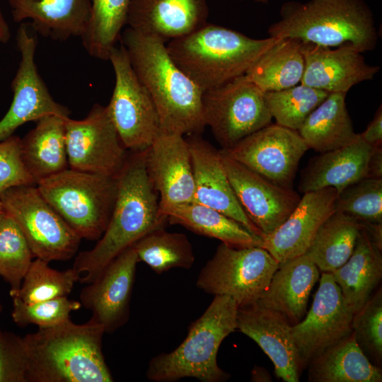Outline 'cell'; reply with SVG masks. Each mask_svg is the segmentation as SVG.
<instances>
[{
	"label": "cell",
	"mask_w": 382,
	"mask_h": 382,
	"mask_svg": "<svg viewBox=\"0 0 382 382\" xmlns=\"http://www.w3.org/2000/svg\"><path fill=\"white\" fill-rule=\"evenodd\" d=\"M167 222L195 233L216 238L234 247H262V238L226 215L196 202L177 206L167 214Z\"/></svg>",
	"instance_id": "cell-31"
},
{
	"label": "cell",
	"mask_w": 382,
	"mask_h": 382,
	"mask_svg": "<svg viewBox=\"0 0 382 382\" xmlns=\"http://www.w3.org/2000/svg\"><path fill=\"white\" fill-rule=\"evenodd\" d=\"M353 313L331 272H322L312 305L291 326L303 369L326 349L352 333Z\"/></svg>",
	"instance_id": "cell-14"
},
{
	"label": "cell",
	"mask_w": 382,
	"mask_h": 382,
	"mask_svg": "<svg viewBox=\"0 0 382 382\" xmlns=\"http://www.w3.org/2000/svg\"><path fill=\"white\" fill-rule=\"evenodd\" d=\"M28 357L19 335L0 329V382H29Z\"/></svg>",
	"instance_id": "cell-42"
},
{
	"label": "cell",
	"mask_w": 382,
	"mask_h": 382,
	"mask_svg": "<svg viewBox=\"0 0 382 382\" xmlns=\"http://www.w3.org/2000/svg\"><path fill=\"white\" fill-rule=\"evenodd\" d=\"M361 228L355 218L335 211L320 226L305 254L322 272H332L353 253Z\"/></svg>",
	"instance_id": "cell-33"
},
{
	"label": "cell",
	"mask_w": 382,
	"mask_h": 382,
	"mask_svg": "<svg viewBox=\"0 0 382 382\" xmlns=\"http://www.w3.org/2000/svg\"><path fill=\"white\" fill-rule=\"evenodd\" d=\"M138 261L157 274L173 268L190 269L195 262L192 246L186 235L160 228L147 233L132 245Z\"/></svg>",
	"instance_id": "cell-35"
},
{
	"label": "cell",
	"mask_w": 382,
	"mask_h": 382,
	"mask_svg": "<svg viewBox=\"0 0 382 382\" xmlns=\"http://www.w3.org/2000/svg\"><path fill=\"white\" fill-rule=\"evenodd\" d=\"M346 93H329L307 117L298 132L308 149L321 154L342 147L357 137L348 113Z\"/></svg>",
	"instance_id": "cell-30"
},
{
	"label": "cell",
	"mask_w": 382,
	"mask_h": 382,
	"mask_svg": "<svg viewBox=\"0 0 382 382\" xmlns=\"http://www.w3.org/2000/svg\"><path fill=\"white\" fill-rule=\"evenodd\" d=\"M21 139L12 135L0 141V197L10 188L35 185L22 161Z\"/></svg>",
	"instance_id": "cell-43"
},
{
	"label": "cell",
	"mask_w": 382,
	"mask_h": 382,
	"mask_svg": "<svg viewBox=\"0 0 382 382\" xmlns=\"http://www.w3.org/2000/svg\"><path fill=\"white\" fill-rule=\"evenodd\" d=\"M11 317L21 327L36 325L38 328L52 327L70 318L71 312L81 307L80 301L62 296L50 300L26 303L17 296H12Z\"/></svg>",
	"instance_id": "cell-41"
},
{
	"label": "cell",
	"mask_w": 382,
	"mask_h": 382,
	"mask_svg": "<svg viewBox=\"0 0 382 382\" xmlns=\"http://www.w3.org/2000/svg\"><path fill=\"white\" fill-rule=\"evenodd\" d=\"M352 332L369 359L381 368L382 361V292L370 297L353 315ZM374 364V363H373Z\"/></svg>",
	"instance_id": "cell-40"
},
{
	"label": "cell",
	"mask_w": 382,
	"mask_h": 382,
	"mask_svg": "<svg viewBox=\"0 0 382 382\" xmlns=\"http://www.w3.org/2000/svg\"><path fill=\"white\" fill-rule=\"evenodd\" d=\"M137 255L130 247L112 260L82 289L80 303L91 311V320L112 332L127 323L135 280Z\"/></svg>",
	"instance_id": "cell-18"
},
{
	"label": "cell",
	"mask_w": 382,
	"mask_h": 382,
	"mask_svg": "<svg viewBox=\"0 0 382 382\" xmlns=\"http://www.w3.org/2000/svg\"><path fill=\"white\" fill-rule=\"evenodd\" d=\"M318 279L319 270L306 254L279 262L256 304L280 313L294 325L306 315L311 290Z\"/></svg>",
	"instance_id": "cell-25"
},
{
	"label": "cell",
	"mask_w": 382,
	"mask_h": 382,
	"mask_svg": "<svg viewBox=\"0 0 382 382\" xmlns=\"http://www.w3.org/2000/svg\"><path fill=\"white\" fill-rule=\"evenodd\" d=\"M91 16L81 37L86 52L92 57L108 60L126 25L130 0H91Z\"/></svg>",
	"instance_id": "cell-34"
},
{
	"label": "cell",
	"mask_w": 382,
	"mask_h": 382,
	"mask_svg": "<svg viewBox=\"0 0 382 382\" xmlns=\"http://www.w3.org/2000/svg\"><path fill=\"white\" fill-rule=\"evenodd\" d=\"M66 118L46 115L36 121L35 127L21 139L22 161L35 185L68 168Z\"/></svg>",
	"instance_id": "cell-28"
},
{
	"label": "cell",
	"mask_w": 382,
	"mask_h": 382,
	"mask_svg": "<svg viewBox=\"0 0 382 382\" xmlns=\"http://www.w3.org/2000/svg\"><path fill=\"white\" fill-rule=\"evenodd\" d=\"M236 301L227 296H214L203 314L188 329L183 342L168 353L153 357L146 377L156 382H171L191 377L202 382H222L230 375L217 364L223 340L237 330Z\"/></svg>",
	"instance_id": "cell-6"
},
{
	"label": "cell",
	"mask_w": 382,
	"mask_h": 382,
	"mask_svg": "<svg viewBox=\"0 0 382 382\" xmlns=\"http://www.w3.org/2000/svg\"><path fill=\"white\" fill-rule=\"evenodd\" d=\"M336 211L360 222L382 224V178H364L337 193Z\"/></svg>",
	"instance_id": "cell-39"
},
{
	"label": "cell",
	"mask_w": 382,
	"mask_h": 382,
	"mask_svg": "<svg viewBox=\"0 0 382 382\" xmlns=\"http://www.w3.org/2000/svg\"><path fill=\"white\" fill-rule=\"evenodd\" d=\"M279 262L260 246L234 247L221 243L202 268L197 286L214 296L233 299L238 307L257 303Z\"/></svg>",
	"instance_id": "cell-8"
},
{
	"label": "cell",
	"mask_w": 382,
	"mask_h": 382,
	"mask_svg": "<svg viewBox=\"0 0 382 382\" xmlns=\"http://www.w3.org/2000/svg\"><path fill=\"white\" fill-rule=\"evenodd\" d=\"M186 139L190 148L194 175L193 201L219 211L260 236L237 200L219 150L202 139L199 134L188 135Z\"/></svg>",
	"instance_id": "cell-22"
},
{
	"label": "cell",
	"mask_w": 382,
	"mask_h": 382,
	"mask_svg": "<svg viewBox=\"0 0 382 382\" xmlns=\"http://www.w3.org/2000/svg\"><path fill=\"white\" fill-rule=\"evenodd\" d=\"M13 20L30 21L33 31L65 41L81 37L91 16V0H8Z\"/></svg>",
	"instance_id": "cell-24"
},
{
	"label": "cell",
	"mask_w": 382,
	"mask_h": 382,
	"mask_svg": "<svg viewBox=\"0 0 382 382\" xmlns=\"http://www.w3.org/2000/svg\"><path fill=\"white\" fill-rule=\"evenodd\" d=\"M202 111L205 126L223 149L270 125L272 118L265 92L245 75L204 91Z\"/></svg>",
	"instance_id": "cell-10"
},
{
	"label": "cell",
	"mask_w": 382,
	"mask_h": 382,
	"mask_svg": "<svg viewBox=\"0 0 382 382\" xmlns=\"http://www.w3.org/2000/svg\"><path fill=\"white\" fill-rule=\"evenodd\" d=\"M108 60L115 76L107 105L110 116L125 148L130 152L144 151L161 133L156 107L121 44L112 50Z\"/></svg>",
	"instance_id": "cell-11"
},
{
	"label": "cell",
	"mask_w": 382,
	"mask_h": 382,
	"mask_svg": "<svg viewBox=\"0 0 382 382\" xmlns=\"http://www.w3.org/2000/svg\"><path fill=\"white\" fill-rule=\"evenodd\" d=\"M117 192L108 226L91 250L79 253L73 268L88 284L117 255L151 231L164 228L159 196L146 168L145 150L131 152L117 176Z\"/></svg>",
	"instance_id": "cell-1"
},
{
	"label": "cell",
	"mask_w": 382,
	"mask_h": 382,
	"mask_svg": "<svg viewBox=\"0 0 382 382\" xmlns=\"http://www.w3.org/2000/svg\"><path fill=\"white\" fill-rule=\"evenodd\" d=\"M313 382H381V368L374 365L357 342L353 333L313 358L308 364Z\"/></svg>",
	"instance_id": "cell-29"
},
{
	"label": "cell",
	"mask_w": 382,
	"mask_h": 382,
	"mask_svg": "<svg viewBox=\"0 0 382 382\" xmlns=\"http://www.w3.org/2000/svg\"><path fill=\"white\" fill-rule=\"evenodd\" d=\"M221 149L272 183L291 187L299 161L309 149L297 131L270 123Z\"/></svg>",
	"instance_id": "cell-15"
},
{
	"label": "cell",
	"mask_w": 382,
	"mask_h": 382,
	"mask_svg": "<svg viewBox=\"0 0 382 382\" xmlns=\"http://www.w3.org/2000/svg\"><path fill=\"white\" fill-rule=\"evenodd\" d=\"M360 137L371 146H381L382 143V110L381 105L375 113L374 119L366 129L359 134Z\"/></svg>",
	"instance_id": "cell-44"
},
{
	"label": "cell",
	"mask_w": 382,
	"mask_h": 382,
	"mask_svg": "<svg viewBox=\"0 0 382 382\" xmlns=\"http://www.w3.org/2000/svg\"><path fill=\"white\" fill-rule=\"evenodd\" d=\"M328 94L325 91L300 83L288 88L265 92V97L276 124L298 131L310 113Z\"/></svg>",
	"instance_id": "cell-36"
},
{
	"label": "cell",
	"mask_w": 382,
	"mask_h": 382,
	"mask_svg": "<svg viewBox=\"0 0 382 382\" xmlns=\"http://www.w3.org/2000/svg\"><path fill=\"white\" fill-rule=\"evenodd\" d=\"M367 178H382V147L372 146L368 164Z\"/></svg>",
	"instance_id": "cell-45"
},
{
	"label": "cell",
	"mask_w": 382,
	"mask_h": 382,
	"mask_svg": "<svg viewBox=\"0 0 382 382\" xmlns=\"http://www.w3.org/2000/svg\"><path fill=\"white\" fill-rule=\"evenodd\" d=\"M33 257L19 227L5 214L0 228V277L10 285V296L19 290Z\"/></svg>",
	"instance_id": "cell-38"
},
{
	"label": "cell",
	"mask_w": 382,
	"mask_h": 382,
	"mask_svg": "<svg viewBox=\"0 0 382 382\" xmlns=\"http://www.w3.org/2000/svg\"><path fill=\"white\" fill-rule=\"evenodd\" d=\"M2 309H3V307H2V306L0 304V313L1 312Z\"/></svg>",
	"instance_id": "cell-50"
},
{
	"label": "cell",
	"mask_w": 382,
	"mask_h": 382,
	"mask_svg": "<svg viewBox=\"0 0 382 382\" xmlns=\"http://www.w3.org/2000/svg\"><path fill=\"white\" fill-rule=\"evenodd\" d=\"M337 196L332 187L303 193L287 219L262 238V248L279 263L305 254L320 226L336 211Z\"/></svg>",
	"instance_id": "cell-20"
},
{
	"label": "cell",
	"mask_w": 382,
	"mask_h": 382,
	"mask_svg": "<svg viewBox=\"0 0 382 382\" xmlns=\"http://www.w3.org/2000/svg\"><path fill=\"white\" fill-rule=\"evenodd\" d=\"M21 59L12 81L11 106L0 120V141L12 136L21 125L49 115L69 117V110L51 96L35 61L37 37L28 23H21L16 33Z\"/></svg>",
	"instance_id": "cell-13"
},
{
	"label": "cell",
	"mask_w": 382,
	"mask_h": 382,
	"mask_svg": "<svg viewBox=\"0 0 382 382\" xmlns=\"http://www.w3.org/2000/svg\"><path fill=\"white\" fill-rule=\"evenodd\" d=\"M4 212V210H3L1 202L0 201V212Z\"/></svg>",
	"instance_id": "cell-49"
},
{
	"label": "cell",
	"mask_w": 382,
	"mask_h": 382,
	"mask_svg": "<svg viewBox=\"0 0 382 382\" xmlns=\"http://www.w3.org/2000/svg\"><path fill=\"white\" fill-rule=\"evenodd\" d=\"M371 149L357 134L349 144L313 158L302 172L299 190L305 193L332 187L339 193L367 178Z\"/></svg>",
	"instance_id": "cell-26"
},
{
	"label": "cell",
	"mask_w": 382,
	"mask_h": 382,
	"mask_svg": "<svg viewBox=\"0 0 382 382\" xmlns=\"http://www.w3.org/2000/svg\"><path fill=\"white\" fill-rule=\"evenodd\" d=\"M10 38V28L0 8V42L6 43Z\"/></svg>",
	"instance_id": "cell-46"
},
{
	"label": "cell",
	"mask_w": 382,
	"mask_h": 382,
	"mask_svg": "<svg viewBox=\"0 0 382 382\" xmlns=\"http://www.w3.org/2000/svg\"><path fill=\"white\" fill-rule=\"evenodd\" d=\"M237 330L254 340L270 359L276 376L299 382L303 370L291 332V325L280 313L255 303L238 307Z\"/></svg>",
	"instance_id": "cell-21"
},
{
	"label": "cell",
	"mask_w": 382,
	"mask_h": 382,
	"mask_svg": "<svg viewBox=\"0 0 382 382\" xmlns=\"http://www.w3.org/2000/svg\"><path fill=\"white\" fill-rule=\"evenodd\" d=\"M4 215H5L4 212H0V228L1 226L2 221L4 219Z\"/></svg>",
	"instance_id": "cell-48"
},
{
	"label": "cell",
	"mask_w": 382,
	"mask_h": 382,
	"mask_svg": "<svg viewBox=\"0 0 382 382\" xmlns=\"http://www.w3.org/2000/svg\"><path fill=\"white\" fill-rule=\"evenodd\" d=\"M79 273L72 267L63 271L51 268L49 262L39 258L33 260L19 290L11 296H17L26 303L67 296Z\"/></svg>",
	"instance_id": "cell-37"
},
{
	"label": "cell",
	"mask_w": 382,
	"mask_h": 382,
	"mask_svg": "<svg viewBox=\"0 0 382 382\" xmlns=\"http://www.w3.org/2000/svg\"><path fill=\"white\" fill-rule=\"evenodd\" d=\"M148 176L167 219L174 207L194 200L195 181L189 145L184 136L161 132L145 150Z\"/></svg>",
	"instance_id": "cell-17"
},
{
	"label": "cell",
	"mask_w": 382,
	"mask_h": 382,
	"mask_svg": "<svg viewBox=\"0 0 382 382\" xmlns=\"http://www.w3.org/2000/svg\"><path fill=\"white\" fill-rule=\"evenodd\" d=\"M103 327L89 319L71 318L38 328L23 338L29 363V382H111L102 351Z\"/></svg>",
	"instance_id": "cell-3"
},
{
	"label": "cell",
	"mask_w": 382,
	"mask_h": 382,
	"mask_svg": "<svg viewBox=\"0 0 382 382\" xmlns=\"http://www.w3.org/2000/svg\"><path fill=\"white\" fill-rule=\"evenodd\" d=\"M279 16L268 28L270 37L327 47L349 43L362 53L377 44L374 13L364 0L289 1Z\"/></svg>",
	"instance_id": "cell-5"
},
{
	"label": "cell",
	"mask_w": 382,
	"mask_h": 382,
	"mask_svg": "<svg viewBox=\"0 0 382 382\" xmlns=\"http://www.w3.org/2000/svg\"><path fill=\"white\" fill-rule=\"evenodd\" d=\"M207 0H130L126 25L166 42L207 23Z\"/></svg>",
	"instance_id": "cell-23"
},
{
	"label": "cell",
	"mask_w": 382,
	"mask_h": 382,
	"mask_svg": "<svg viewBox=\"0 0 382 382\" xmlns=\"http://www.w3.org/2000/svg\"><path fill=\"white\" fill-rule=\"evenodd\" d=\"M301 42L304 71L301 83L328 93H347L354 85L374 79L378 66L367 64L349 43L336 48Z\"/></svg>",
	"instance_id": "cell-19"
},
{
	"label": "cell",
	"mask_w": 382,
	"mask_h": 382,
	"mask_svg": "<svg viewBox=\"0 0 382 382\" xmlns=\"http://www.w3.org/2000/svg\"><path fill=\"white\" fill-rule=\"evenodd\" d=\"M65 138L70 168L118 176L128 157L108 107L93 105L82 120H65Z\"/></svg>",
	"instance_id": "cell-12"
},
{
	"label": "cell",
	"mask_w": 382,
	"mask_h": 382,
	"mask_svg": "<svg viewBox=\"0 0 382 382\" xmlns=\"http://www.w3.org/2000/svg\"><path fill=\"white\" fill-rule=\"evenodd\" d=\"M277 40L254 39L207 23L169 40L166 49L176 65L204 92L245 75Z\"/></svg>",
	"instance_id": "cell-4"
},
{
	"label": "cell",
	"mask_w": 382,
	"mask_h": 382,
	"mask_svg": "<svg viewBox=\"0 0 382 382\" xmlns=\"http://www.w3.org/2000/svg\"><path fill=\"white\" fill-rule=\"evenodd\" d=\"M120 41L156 107L161 132L200 134L205 128L203 91L173 62L166 41L127 28Z\"/></svg>",
	"instance_id": "cell-2"
},
{
	"label": "cell",
	"mask_w": 382,
	"mask_h": 382,
	"mask_svg": "<svg viewBox=\"0 0 382 382\" xmlns=\"http://www.w3.org/2000/svg\"><path fill=\"white\" fill-rule=\"evenodd\" d=\"M238 1H245V0H238ZM254 1L260 4H267L269 3V0H253Z\"/></svg>",
	"instance_id": "cell-47"
},
{
	"label": "cell",
	"mask_w": 382,
	"mask_h": 382,
	"mask_svg": "<svg viewBox=\"0 0 382 382\" xmlns=\"http://www.w3.org/2000/svg\"><path fill=\"white\" fill-rule=\"evenodd\" d=\"M304 66L301 41L277 38L245 75L264 92L279 91L301 83Z\"/></svg>",
	"instance_id": "cell-32"
},
{
	"label": "cell",
	"mask_w": 382,
	"mask_h": 382,
	"mask_svg": "<svg viewBox=\"0 0 382 382\" xmlns=\"http://www.w3.org/2000/svg\"><path fill=\"white\" fill-rule=\"evenodd\" d=\"M3 210L16 223L35 258L66 261L81 238L45 199L36 185L14 187L0 197Z\"/></svg>",
	"instance_id": "cell-9"
},
{
	"label": "cell",
	"mask_w": 382,
	"mask_h": 382,
	"mask_svg": "<svg viewBox=\"0 0 382 382\" xmlns=\"http://www.w3.org/2000/svg\"><path fill=\"white\" fill-rule=\"evenodd\" d=\"M381 248L361 226L353 253L331 272L353 314L370 299L382 277Z\"/></svg>",
	"instance_id": "cell-27"
},
{
	"label": "cell",
	"mask_w": 382,
	"mask_h": 382,
	"mask_svg": "<svg viewBox=\"0 0 382 382\" xmlns=\"http://www.w3.org/2000/svg\"><path fill=\"white\" fill-rule=\"evenodd\" d=\"M117 176L66 168L36 186L52 207L82 239L98 240L109 222Z\"/></svg>",
	"instance_id": "cell-7"
},
{
	"label": "cell",
	"mask_w": 382,
	"mask_h": 382,
	"mask_svg": "<svg viewBox=\"0 0 382 382\" xmlns=\"http://www.w3.org/2000/svg\"><path fill=\"white\" fill-rule=\"evenodd\" d=\"M219 151L239 204L264 238L287 219L301 197L291 187L275 184Z\"/></svg>",
	"instance_id": "cell-16"
}]
</instances>
